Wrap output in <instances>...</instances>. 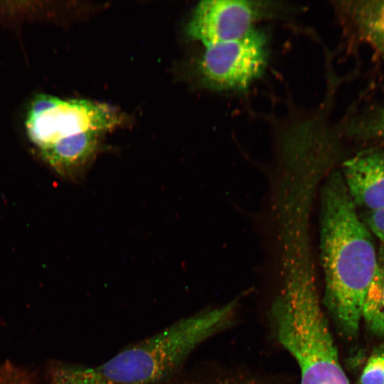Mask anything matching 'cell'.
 Wrapping results in <instances>:
<instances>
[{"mask_svg": "<svg viewBox=\"0 0 384 384\" xmlns=\"http://www.w3.org/2000/svg\"><path fill=\"white\" fill-rule=\"evenodd\" d=\"M352 130L363 137L384 138V107L362 119Z\"/></svg>", "mask_w": 384, "mask_h": 384, "instance_id": "cell-13", "label": "cell"}, {"mask_svg": "<svg viewBox=\"0 0 384 384\" xmlns=\"http://www.w3.org/2000/svg\"><path fill=\"white\" fill-rule=\"evenodd\" d=\"M343 10L361 36L384 56V1L351 2Z\"/></svg>", "mask_w": 384, "mask_h": 384, "instance_id": "cell-8", "label": "cell"}, {"mask_svg": "<svg viewBox=\"0 0 384 384\" xmlns=\"http://www.w3.org/2000/svg\"><path fill=\"white\" fill-rule=\"evenodd\" d=\"M320 250L324 304L341 333L352 338L379 265L373 237L337 172L328 176L321 191Z\"/></svg>", "mask_w": 384, "mask_h": 384, "instance_id": "cell-1", "label": "cell"}, {"mask_svg": "<svg viewBox=\"0 0 384 384\" xmlns=\"http://www.w3.org/2000/svg\"><path fill=\"white\" fill-rule=\"evenodd\" d=\"M206 48L199 73L203 82L215 90L247 89L260 77L267 63L266 35L255 29L241 38Z\"/></svg>", "mask_w": 384, "mask_h": 384, "instance_id": "cell-4", "label": "cell"}, {"mask_svg": "<svg viewBox=\"0 0 384 384\" xmlns=\"http://www.w3.org/2000/svg\"><path fill=\"white\" fill-rule=\"evenodd\" d=\"M235 309L232 302L183 317L96 368L117 384H167L200 344L228 326Z\"/></svg>", "mask_w": 384, "mask_h": 384, "instance_id": "cell-2", "label": "cell"}, {"mask_svg": "<svg viewBox=\"0 0 384 384\" xmlns=\"http://www.w3.org/2000/svg\"><path fill=\"white\" fill-rule=\"evenodd\" d=\"M120 122L118 114L105 105L41 94L28 106L25 128L30 141L40 150L82 132L112 129Z\"/></svg>", "mask_w": 384, "mask_h": 384, "instance_id": "cell-3", "label": "cell"}, {"mask_svg": "<svg viewBox=\"0 0 384 384\" xmlns=\"http://www.w3.org/2000/svg\"><path fill=\"white\" fill-rule=\"evenodd\" d=\"M367 223L370 230L384 243V206L370 211Z\"/></svg>", "mask_w": 384, "mask_h": 384, "instance_id": "cell-15", "label": "cell"}, {"mask_svg": "<svg viewBox=\"0 0 384 384\" xmlns=\"http://www.w3.org/2000/svg\"><path fill=\"white\" fill-rule=\"evenodd\" d=\"M342 177L355 205L370 211L384 206V149H368L346 160Z\"/></svg>", "mask_w": 384, "mask_h": 384, "instance_id": "cell-6", "label": "cell"}, {"mask_svg": "<svg viewBox=\"0 0 384 384\" xmlns=\"http://www.w3.org/2000/svg\"><path fill=\"white\" fill-rule=\"evenodd\" d=\"M0 384H33L29 378L11 366H6L0 371Z\"/></svg>", "mask_w": 384, "mask_h": 384, "instance_id": "cell-14", "label": "cell"}, {"mask_svg": "<svg viewBox=\"0 0 384 384\" xmlns=\"http://www.w3.org/2000/svg\"><path fill=\"white\" fill-rule=\"evenodd\" d=\"M100 132L89 130L60 139L38 150L41 157L58 173L72 176L95 153Z\"/></svg>", "mask_w": 384, "mask_h": 384, "instance_id": "cell-7", "label": "cell"}, {"mask_svg": "<svg viewBox=\"0 0 384 384\" xmlns=\"http://www.w3.org/2000/svg\"><path fill=\"white\" fill-rule=\"evenodd\" d=\"M276 8L270 1H202L193 11L187 33L206 46L235 41L252 31L256 21L274 14Z\"/></svg>", "mask_w": 384, "mask_h": 384, "instance_id": "cell-5", "label": "cell"}, {"mask_svg": "<svg viewBox=\"0 0 384 384\" xmlns=\"http://www.w3.org/2000/svg\"><path fill=\"white\" fill-rule=\"evenodd\" d=\"M362 317L372 331L384 336V266H378L367 291Z\"/></svg>", "mask_w": 384, "mask_h": 384, "instance_id": "cell-9", "label": "cell"}, {"mask_svg": "<svg viewBox=\"0 0 384 384\" xmlns=\"http://www.w3.org/2000/svg\"><path fill=\"white\" fill-rule=\"evenodd\" d=\"M167 384H255L248 380L235 378L209 377L201 375L198 370L184 368Z\"/></svg>", "mask_w": 384, "mask_h": 384, "instance_id": "cell-11", "label": "cell"}, {"mask_svg": "<svg viewBox=\"0 0 384 384\" xmlns=\"http://www.w3.org/2000/svg\"><path fill=\"white\" fill-rule=\"evenodd\" d=\"M50 384H117L96 368L58 363L50 370Z\"/></svg>", "mask_w": 384, "mask_h": 384, "instance_id": "cell-10", "label": "cell"}, {"mask_svg": "<svg viewBox=\"0 0 384 384\" xmlns=\"http://www.w3.org/2000/svg\"><path fill=\"white\" fill-rule=\"evenodd\" d=\"M359 384H384V348L375 350L369 357Z\"/></svg>", "mask_w": 384, "mask_h": 384, "instance_id": "cell-12", "label": "cell"}]
</instances>
